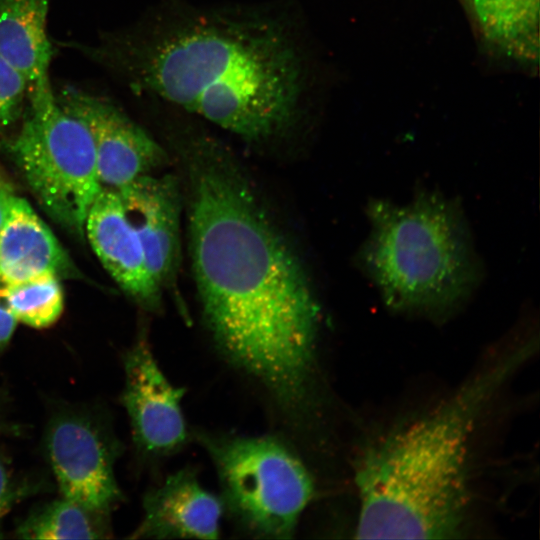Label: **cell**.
<instances>
[{"label":"cell","instance_id":"cell-1","mask_svg":"<svg viewBox=\"0 0 540 540\" xmlns=\"http://www.w3.org/2000/svg\"><path fill=\"white\" fill-rule=\"evenodd\" d=\"M185 140L190 252L204 322L237 369L286 409L314 373L320 308L298 258L226 149Z\"/></svg>","mask_w":540,"mask_h":540},{"label":"cell","instance_id":"cell-2","mask_svg":"<svg viewBox=\"0 0 540 540\" xmlns=\"http://www.w3.org/2000/svg\"><path fill=\"white\" fill-rule=\"evenodd\" d=\"M87 53L134 92L252 143L284 136L303 111V51L292 18L268 6L164 0Z\"/></svg>","mask_w":540,"mask_h":540},{"label":"cell","instance_id":"cell-3","mask_svg":"<svg viewBox=\"0 0 540 540\" xmlns=\"http://www.w3.org/2000/svg\"><path fill=\"white\" fill-rule=\"evenodd\" d=\"M535 348L506 349L442 403L390 431L356 471L357 537L447 539L459 535L470 504L469 441L484 409Z\"/></svg>","mask_w":540,"mask_h":540},{"label":"cell","instance_id":"cell-4","mask_svg":"<svg viewBox=\"0 0 540 540\" xmlns=\"http://www.w3.org/2000/svg\"><path fill=\"white\" fill-rule=\"evenodd\" d=\"M365 211L356 261L389 308L439 317L476 292L483 267L456 199L421 188L405 204L372 199Z\"/></svg>","mask_w":540,"mask_h":540},{"label":"cell","instance_id":"cell-5","mask_svg":"<svg viewBox=\"0 0 540 540\" xmlns=\"http://www.w3.org/2000/svg\"><path fill=\"white\" fill-rule=\"evenodd\" d=\"M200 436L236 520L258 537L291 538L314 495L301 460L269 436Z\"/></svg>","mask_w":540,"mask_h":540},{"label":"cell","instance_id":"cell-6","mask_svg":"<svg viewBox=\"0 0 540 540\" xmlns=\"http://www.w3.org/2000/svg\"><path fill=\"white\" fill-rule=\"evenodd\" d=\"M29 108L7 152L44 212L82 239L102 188L91 135L56 98Z\"/></svg>","mask_w":540,"mask_h":540},{"label":"cell","instance_id":"cell-7","mask_svg":"<svg viewBox=\"0 0 540 540\" xmlns=\"http://www.w3.org/2000/svg\"><path fill=\"white\" fill-rule=\"evenodd\" d=\"M57 102L87 127L103 188L119 189L167 160L163 147L110 101L67 86Z\"/></svg>","mask_w":540,"mask_h":540},{"label":"cell","instance_id":"cell-8","mask_svg":"<svg viewBox=\"0 0 540 540\" xmlns=\"http://www.w3.org/2000/svg\"><path fill=\"white\" fill-rule=\"evenodd\" d=\"M124 368L122 399L136 444L154 456L178 451L188 436L181 408L185 389L167 379L143 338L126 354Z\"/></svg>","mask_w":540,"mask_h":540},{"label":"cell","instance_id":"cell-9","mask_svg":"<svg viewBox=\"0 0 540 540\" xmlns=\"http://www.w3.org/2000/svg\"><path fill=\"white\" fill-rule=\"evenodd\" d=\"M47 452L63 498L95 515L108 513L120 500L112 456L88 421L71 416L55 421Z\"/></svg>","mask_w":540,"mask_h":540},{"label":"cell","instance_id":"cell-10","mask_svg":"<svg viewBox=\"0 0 540 540\" xmlns=\"http://www.w3.org/2000/svg\"><path fill=\"white\" fill-rule=\"evenodd\" d=\"M85 236L119 287L142 308L160 307L162 290L151 278L142 245L116 189L101 188L85 221Z\"/></svg>","mask_w":540,"mask_h":540},{"label":"cell","instance_id":"cell-11","mask_svg":"<svg viewBox=\"0 0 540 540\" xmlns=\"http://www.w3.org/2000/svg\"><path fill=\"white\" fill-rule=\"evenodd\" d=\"M116 190L139 236L147 270L162 290L174 280L179 260L177 180L151 173Z\"/></svg>","mask_w":540,"mask_h":540},{"label":"cell","instance_id":"cell-12","mask_svg":"<svg viewBox=\"0 0 540 540\" xmlns=\"http://www.w3.org/2000/svg\"><path fill=\"white\" fill-rule=\"evenodd\" d=\"M143 512L134 539H217L223 502L200 484L193 469L183 468L146 493Z\"/></svg>","mask_w":540,"mask_h":540},{"label":"cell","instance_id":"cell-13","mask_svg":"<svg viewBox=\"0 0 540 540\" xmlns=\"http://www.w3.org/2000/svg\"><path fill=\"white\" fill-rule=\"evenodd\" d=\"M52 273L77 278L78 269L49 226L16 194L0 230V283Z\"/></svg>","mask_w":540,"mask_h":540},{"label":"cell","instance_id":"cell-14","mask_svg":"<svg viewBox=\"0 0 540 540\" xmlns=\"http://www.w3.org/2000/svg\"><path fill=\"white\" fill-rule=\"evenodd\" d=\"M49 0H0V55L25 79L29 106L55 100L47 33Z\"/></svg>","mask_w":540,"mask_h":540},{"label":"cell","instance_id":"cell-15","mask_svg":"<svg viewBox=\"0 0 540 540\" xmlns=\"http://www.w3.org/2000/svg\"><path fill=\"white\" fill-rule=\"evenodd\" d=\"M485 39L524 63L539 57L540 0H469Z\"/></svg>","mask_w":540,"mask_h":540},{"label":"cell","instance_id":"cell-16","mask_svg":"<svg viewBox=\"0 0 540 540\" xmlns=\"http://www.w3.org/2000/svg\"><path fill=\"white\" fill-rule=\"evenodd\" d=\"M2 293L16 320L34 328L54 324L64 309L61 278L52 273L3 284Z\"/></svg>","mask_w":540,"mask_h":540},{"label":"cell","instance_id":"cell-17","mask_svg":"<svg viewBox=\"0 0 540 540\" xmlns=\"http://www.w3.org/2000/svg\"><path fill=\"white\" fill-rule=\"evenodd\" d=\"M93 515L62 497L28 518L18 534L27 539H96L100 534Z\"/></svg>","mask_w":540,"mask_h":540},{"label":"cell","instance_id":"cell-18","mask_svg":"<svg viewBox=\"0 0 540 540\" xmlns=\"http://www.w3.org/2000/svg\"><path fill=\"white\" fill-rule=\"evenodd\" d=\"M28 88L23 76L0 55V129L23 115Z\"/></svg>","mask_w":540,"mask_h":540},{"label":"cell","instance_id":"cell-19","mask_svg":"<svg viewBox=\"0 0 540 540\" xmlns=\"http://www.w3.org/2000/svg\"><path fill=\"white\" fill-rule=\"evenodd\" d=\"M2 286L0 283V351L10 341L18 323L4 300Z\"/></svg>","mask_w":540,"mask_h":540},{"label":"cell","instance_id":"cell-20","mask_svg":"<svg viewBox=\"0 0 540 540\" xmlns=\"http://www.w3.org/2000/svg\"><path fill=\"white\" fill-rule=\"evenodd\" d=\"M14 500V491L6 468L0 462V523Z\"/></svg>","mask_w":540,"mask_h":540},{"label":"cell","instance_id":"cell-21","mask_svg":"<svg viewBox=\"0 0 540 540\" xmlns=\"http://www.w3.org/2000/svg\"><path fill=\"white\" fill-rule=\"evenodd\" d=\"M14 192L10 184L0 175V230L5 221Z\"/></svg>","mask_w":540,"mask_h":540},{"label":"cell","instance_id":"cell-22","mask_svg":"<svg viewBox=\"0 0 540 540\" xmlns=\"http://www.w3.org/2000/svg\"><path fill=\"white\" fill-rule=\"evenodd\" d=\"M462 1H463L464 3H466V4L468 3V5H469V0H462Z\"/></svg>","mask_w":540,"mask_h":540}]
</instances>
